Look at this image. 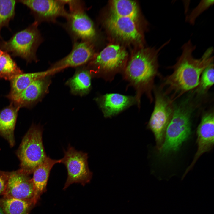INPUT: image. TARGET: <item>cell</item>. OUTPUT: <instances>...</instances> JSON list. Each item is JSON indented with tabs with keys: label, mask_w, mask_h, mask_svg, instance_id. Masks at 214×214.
<instances>
[{
	"label": "cell",
	"mask_w": 214,
	"mask_h": 214,
	"mask_svg": "<svg viewBox=\"0 0 214 214\" xmlns=\"http://www.w3.org/2000/svg\"><path fill=\"white\" fill-rule=\"evenodd\" d=\"M196 48L191 40L182 45V54L172 67V73L165 79L162 85V88H166L164 93L165 95L171 94L170 99L173 102L198 87L202 73L213 63V48L207 49L199 59L195 58L192 55Z\"/></svg>",
	"instance_id": "1"
},
{
	"label": "cell",
	"mask_w": 214,
	"mask_h": 214,
	"mask_svg": "<svg viewBox=\"0 0 214 214\" xmlns=\"http://www.w3.org/2000/svg\"><path fill=\"white\" fill-rule=\"evenodd\" d=\"M169 41L157 50L147 49L139 51L131 58L123 71L124 78L136 90L135 96L139 108L143 94H145L150 101L152 100L151 91L158 72V53Z\"/></svg>",
	"instance_id": "2"
},
{
	"label": "cell",
	"mask_w": 214,
	"mask_h": 214,
	"mask_svg": "<svg viewBox=\"0 0 214 214\" xmlns=\"http://www.w3.org/2000/svg\"><path fill=\"white\" fill-rule=\"evenodd\" d=\"M192 110L187 100L174 106L163 144L159 149L161 157L177 151L188 139L191 133Z\"/></svg>",
	"instance_id": "3"
},
{
	"label": "cell",
	"mask_w": 214,
	"mask_h": 214,
	"mask_svg": "<svg viewBox=\"0 0 214 214\" xmlns=\"http://www.w3.org/2000/svg\"><path fill=\"white\" fill-rule=\"evenodd\" d=\"M42 127L33 124L24 136L17 151L20 170L30 175L47 156L43 144Z\"/></svg>",
	"instance_id": "4"
},
{
	"label": "cell",
	"mask_w": 214,
	"mask_h": 214,
	"mask_svg": "<svg viewBox=\"0 0 214 214\" xmlns=\"http://www.w3.org/2000/svg\"><path fill=\"white\" fill-rule=\"evenodd\" d=\"M127 56L119 45H109L103 49L86 67L92 78L111 81L122 70Z\"/></svg>",
	"instance_id": "5"
},
{
	"label": "cell",
	"mask_w": 214,
	"mask_h": 214,
	"mask_svg": "<svg viewBox=\"0 0 214 214\" xmlns=\"http://www.w3.org/2000/svg\"><path fill=\"white\" fill-rule=\"evenodd\" d=\"M35 21L26 29L15 34L9 40L0 43L3 51L25 59L28 62L37 60L36 52L43 39Z\"/></svg>",
	"instance_id": "6"
},
{
	"label": "cell",
	"mask_w": 214,
	"mask_h": 214,
	"mask_svg": "<svg viewBox=\"0 0 214 214\" xmlns=\"http://www.w3.org/2000/svg\"><path fill=\"white\" fill-rule=\"evenodd\" d=\"M64 155L61 163L65 166L67 177L63 189L74 183H80L83 186L90 182L92 173L90 170L87 153L76 150L70 144L67 150H64Z\"/></svg>",
	"instance_id": "7"
},
{
	"label": "cell",
	"mask_w": 214,
	"mask_h": 214,
	"mask_svg": "<svg viewBox=\"0 0 214 214\" xmlns=\"http://www.w3.org/2000/svg\"><path fill=\"white\" fill-rule=\"evenodd\" d=\"M173 102L164 93L155 92L154 108L147 126L154 134L158 149L163 144L167 128L173 115Z\"/></svg>",
	"instance_id": "8"
},
{
	"label": "cell",
	"mask_w": 214,
	"mask_h": 214,
	"mask_svg": "<svg viewBox=\"0 0 214 214\" xmlns=\"http://www.w3.org/2000/svg\"><path fill=\"white\" fill-rule=\"evenodd\" d=\"M66 17V29L75 40L89 42L96 35V31L92 21L84 11L82 4L70 8Z\"/></svg>",
	"instance_id": "9"
},
{
	"label": "cell",
	"mask_w": 214,
	"mask_h": 214,
	"mask_svg": "<svg viewBox=\"0 0 214 214\" xmlns=\"http://www.w3.org/2000/svg\"><path fill=\"white\" fill-rule=\"evenodd\" d=\"M19 1L28 7L36 17V21L54 22L59 17H67L63 0H28Z\"/></svg>",
	"instance_id": "10"
},
{
	"label": "cell",
	"mask_w": 214,
	"mask_h": 214,
	"mask_svg": "<svg viewBox=\"0 0 214 214\" xmlns=\"http://www.w3.org/2000/svg\"><path fill=\"white\" fill-rule=\"evenodd\" d=\"M29 175L20 169L10 172L3 197L33 201L34 186Z\"/></svg>",
	"instance_id": "11"
},
{
	"label": "cell",
	"mask_w": 214,
	"mask_h": 214,
	"mask_svg": "<svg viewBox=\"0 0 214 214\" xmlns=\"http://www.w3.org/2000/svg\"><path fill=\"white\" fill-rule=\"evenodd\" d=\"M93 56V51L89 42H76L69 54L52 64L49 69L59 72L68 67H76L89 63Z\"/></svg>",
	"instance_id": "12"
},
{
	"label": "cell",
	"mask_w": 214,
	"mask_h": 214,
	"mask_svg": "<svg viewBox=\"0 0 214 214\" xmlns=\"http://www.w3.org/2000/svg\"><path fill=\"white\" fill-rule=\"evenodd\" d=\"M51 76L34 81L12 102L20 108H29L36 104L48 93L51 83Z\"/></svg>",
	"instance_id": "13"
},
{
	"label": "cell",
	"mask_w": 214,
	"mask_h": 214,
	"mask_svg": "<svg viewBox=\"0 0 214 214\" xmlns=\"http://www.w3.org/2000/svg\"><path fill=\"white\" fill-rule=\"evenodd\" d=\"M95 100L106 118L116 115L132 106L137 104L135 96L117 93L100 95L96 97Z\"/></svg>",
	"instance_id": "14"
},
{
	"label": "cell",
	"mask_w": 214,
	"mask_h": 214,
	"mask_svg": "<svg viewBox=\"0 0 214 214\" xmlns=\"http://www.w3.org/2000/svg\"><path fill=\"white\" fill-rule=\"evenodd\" d=\"M213 112H208L202 117L197 129L198 148L193 160L186 174L193 166L203 153L210 150L214 145V121Z\"/></svg>",
	"instance_id": "15"
},
{
	"label": "cell",
	"mask_w": 214,
	"mask_h": 214,
	"mask_svg": "<svg viewBox=\"0 0 214 214\" xmlns=\"http://www.w3.org/2000/svg\"><path fill=\"white\" fill-rule=\"evenodd\" d=\"M135 22L130 18L111 14L106 24L109 30L116 36L124 40L139 42L141 41L142 36Z\"/></svg>",
	"instance_id": "16"
},
{
	"label": "cell",
	"mask_w": 214,
	"mask_h": 214,
	"mask_svg": "<svg viewBox=\"0 0 214 214\" xmlns=\"http://www.w3.org/2000/svg\"><path fill=\"white\" fill-rule=\"evenodd\" d=\"M61 163V159L55 160L47 156L44 161L34 171L32 178L34 188L33 200L34 204L46 191L50 171L55 164Z\"/></svg>",
	"instance_id": "17"
},
{
	"label": "cell",
	"mask_w": 214,
	"mask_h": 214,
	"mask_svg": "<svg viewBox=\"0 0 214 214\" xmlns=\"http://www.w3.org/2000/svg\"><path fill=\"white\" fill-rule=\"evenodd\" d=\"M20 108L11 102L9 106L0 110V134L11 147L15 144L14 130Z\"/></svg>",
	"instance_id": "18"
},
{
	"label": "cell",
	"mask_w": 214,
	"mask_h": 214,
	"mask_svg": "<svg viewBox=\"0 0 214 214\" xmlns=\"http://www.w3.org/2000/svg\"><path fill=\"white\" fill-rule=\"evenodd\" d=\"M58 72L49 69L43 71L20 74L10 81L11 89L6 97L12 101L34 81Z\"/></svg>",
	"instance_id": "19"
},
{
	"label": "cell",
	"mask_w": 214,
	"mask_h": 214,
	"mask_svg": "<svg viewBox=\"0 0 214 214\" xmlns=\"http://www.w3.org/2000/svg\"><path fill=\"white\" fill-rule=\"evenodd\" d=\"M92 76L84 65L78 67L74 74L66 82L72 94L81 96L88 94L91 88Z\"/></svg>",
	"instance_id": "20"
},
{
	"label": "cell",
	"mask_w": 214,
	"mask_h": 214,
	"mask_svg": "<svg viewBox=\"0 0 214 214\" xmlns=\"http://www.w3.org/2000/svg\"><path fill=\"white\" fill-rule=\"evenodd\" d=\"M35 205L33 200L4 197L0 199V206L4 214H29Z\"/></svg>",
	"instance_id": "21"
},
{
	"label": "cell",
	"mask_w": 214,
	"mask_h": 214,
	"mask_svg": "<svg viewBox=\"0 0 214 214\" xmlns=\"http://www.w3.org/2000/svg\"><path fill=\"white\" fill-rule=\"evenodd\" d=\"M111 3V15L129 18L135 21L137 19L138 10L135 1L128 0H114Z\"/></svg>",
	"instance_id": "22"
},
{
	"label": "cell",
	"mask_w": 214,
	"mask_h": 214,
	"mask_svg": "<svg viewBox=\"0 0 214 214\" xmlns=\"http://www.w3.org/2000/svg\"><path fill=\"white\" fill-rule=\"evenodd\" d=\"M23 71L8 53L3 51L0 56V77L10 81Z\"/></svg>",
	"instance_id": "23"
},
{
	"label": "cell",
	"mask_w": 214,
	"mask_h": 214,
	"mask_svg": "<svg viewBox=\"0 0 214 214\" xmlns=\"http://www.w3.org/2000/svg\"><path fill=\"white\" fill-rule=\"evenodd\" d=\"M15 3V0H0V34L1 28L7 26L14 16Z\"/></svg>",
	"instance_id": "24"
},
{
	"label": "cell",
	"mask_w": 214,
	"mask_h": 214,
	"mask_svg": "<svg viewBox=\"0 0 214 214\" xmlns=\"http://www.w3.org/2000/svg\"><path fill=\"white\" fill-rule=\"evenodd\" d=\"M201 76L198 86V90L202 93L206 92L214 84V71L213 63L204 69Z\"/></svg>",
	"instance_id": "25"
},
{
	"label": "cell",
	"mask_w": 214,
	"mask_h": 214,
	"mask_svg": "<svg viewBox=\"0 0 214 214\" xmlns=\"http://www.w3.org/2000/svg\"><path fill=\"white\" fill-rule=\"evenodd\" d=\"M214 0L201 1L186 18V21L192 25L194 24L196 18L214 3Z\"/></svg>",
	"instance_id": "26"
},
{
	"label": "cell",
	"mask_w": 214,
	"mask_h": 214,
	"mask_svg": "<svg viewBox=\"0 0 214 214\" xmlns=\"http://www.w3.org/2000/svg\"><path fill=\"white\" fill-rule=\"evenodd\" d=\"M9 172L0 170V195H3L6 189Z\"/></svg>",
	"instance_id": "27"
},
{
	"label": "cell",
	"mask_w": 214,
	"mask_h": 214,
	"mask_svg": "<svg viewBox=\"0 0 214 214\" xmlns=\"http://www.w3.org/2000/svg\"><path fill=\"white\" fill-rule=\"evenodd\" d=\"M0 214H4L2 208L0 206Z\"/></svg>",
	"instance_id": "28"
},
{
	"label": "cell",
	"mask_w": 214,
	"mask_h": 214,
	"mask_svg": "<svg viewBox=\"0 0 214 214\" xmlns=\"http://www.w3.org/2000/svg\"><path fill=\"white\" fill-rule=\"evenodd\" d=\"M3 52V51L2 50H1L0 49V56H1V54H2V52Z\"/></svg>",
	"instance_id": "29"
}]
</instances>
